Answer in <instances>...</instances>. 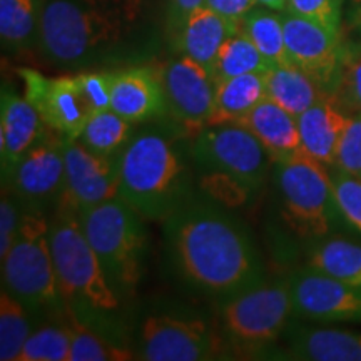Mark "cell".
<instances>
[{
  "mask_svg": "<svg viewBox=\"0 0 361 361\" xmlns=\"http://www.w3.org/2000/svg\"><path fill=\"white\" fill-rule=\"evenodd\" d=\"M166 239L179 274L207 295L231 298L261 283L263 266L241 224L206 204H184L166 219Z\"/></svg>",
  "mask_w": 361,
  "mask_h": 361,
  "instance_id": "6da1fadb",
  "label": "cell"
},
{
  "mask_svg": "<svg viewBox=\"0 0 361 361\" xmlns=\"http://www.w3.org/2000/svg\"><path fill=\"white\" fill-rule=\"evenodd\" d=\"M144 24V0H45L39 47L51 64L80 69L129 45Z\"/></svg>",
  "mask_w": 361,
  "mask_h": 361,
  "instance_id": "7a4b0ae2",
  "label": "cell"
},
{
  "mask_svg": "<svg viewBox=\"0 0 361 361\" xmlns=\"http://www.w3.org/2000/svg\"><path fill=\"white\" fill-rule=\"evenodd\" d=\"M117 197L142 219L166 221L186 204L189 173L179 152L161 134L146 133L130 141L121 156Z\"/></svg>",
  "mask_w": 361,
  "mask_h": 361,
  "instance_id": "3957f363",
  "label": "cell"
},
{
  "mask_svg": "<svg viewBox=\"0 0 361 361\" xmlns=\"http://www.w3.org/2000/svg\"><path fill=\"white\" fill-rule=\"evenodd\" d=\"M116 71L82 72L49 78L35 69H17L24 97L35 107L40 119L64 139H78L96 112L111 107Z\"/></svg>",
  "mask_w": 361,
  "mask_h": 361,
  "instance_id": "277c9868",
  "label": "cell"
},
{
  "mask_svg": "<svg viewBox=\"0 0 361 361\" xmlns=\"http://www.w3.org/2000/svg\"><path fill=\"white\" fill-rule=\"evenodd\" d=\"M79 221L111 286L119 296L133 295L141 279L146 251L141 216L123 200L114 197L84 211Z\"/></svg>",
  "mask_w": 361,
  "mask_h": 361,
  "instance_id": "5b68a950",
  "label": "cell"
},
{
  "mask_svg": "<svg viewBox=\"0 0 361 361\" xmlns=\"http://www.w3.org/2000/svg\"><path fill=\"white\" fill-rule=\"evenodd\" d=\"M276 166L279 209L284 223L306 241L331 234L343 216L326 166L303 151L276 162Z\"/></svg>",
  "mask_w": 361,
  "mask_h": 361,
  "instance_id": "8992f818",
  "label": "cell"
},
{
  "mask_svg": "<svg viewBox=\"0 0 361 361\" xmlns=\"http://www.w3.org/2000/svg\"><path fill=\"white\" fill-rule=\"evenodd\" d=\"M49 239L59 293L66 298L84 301L90 308L116 310L119 306V295L111 286L78 216L56 213Z\"/></svg>",
  "mask_w": 361,
  "mask_h": 361,
  "instance_id": "52a82bcc",
  "label": "cell"
},
{
  "mask_svg": "<svg viewBox=\"0 0 361 361\" xmlns=\"http://www.w3.org/2000/svg\"><path fill=\"white\" fill-rule=\"evenodd\" d=\"M49 233L47 218L40 211L25 209L16 243L2 259L4 288L27 308L52 306L61 298Z\"/></svg>",
  "mask_w": 361,
  "mask_h": 361,
  "instance_id": "ba28073f",
  "label": "cell"
},
{
  "mask_svg": "<svg viewBox=\"0 0 361 361\" xmlns=\"http://www.w3.org/2000/svg\"><path fill=\"white\" fill-rule=\"evenodd\" d=\"M293 313L290 278L258 283L231 296L223 308L224 329L241 350H261L276 341Z\"/></svg>",
  "mask_w": 361,
  "mask_h": 361,
  "instance_id": "9c48e42d",
  "label": "cell"
},
{
  "mask_svg": "<svg viewBox=\"0 0 361 361\" xmlns=\"http://www.w3.org/2000/svg\"><path fill=\"white\" fill-rule=\"evenodd\" d=\"M192 156L204 173L231 176L252 191L263 186L271 164H274L259 139L234 123L201 129L194 141Z\"/></svg>",
  "mask_w": 361,
  "mask_h": 361,
  "instance_id": "30bf717a",
  "label": "cell"
},
{
  "mask_svg": "<svg viewBox=\"0 0 361 361\" xmlns=\"http://www.w3.org/2000/svg\"><path fill=\"white\" fill-rule=\"evenodd\" d=\"M139 356L147 361H204L224 356V341L206 322L154 314L139 331Z\"/></svg>",
  "mask_w": 361,
  "mask_h": 361,
  "instance_id": "8fae6325",
  "label": "cell"
},
{
  "mask_svg": "<svg viewBox=\"0 0 361 361\" xmlns=\"http://www.w3.org/2000/svg\"><path fill=\"white\" fill-rule=\"evenodd\" d=\"M64 157V186L57 200V214H72L79 218L90 207L117 197V159L89 151L78 139H66Z\"/></svg>",
  "mask_w": 361,
  "mask_h": 361,
  "instance_id": "7c38bea8",
  "label": "cell"
},
{
  "mask_svg": "<svg viewBox=\"0 0 361 361\" xmlns=\"http://www.w3.org/2000/svg\"><path fill=\"white\" fill-rule=\"evenodd\" d=\"M66 139L47 128L42 137L34 144L6 183L13 196L25 202L27 209L39 211V206L59 200L64 186Z\"/></svg>",
  "mask_w": 361,
  "mask_h": 361,
  "instance_id": "4fadbf2b",
  "label": "cell"
},
{
  "mask_svg": "<svg viewBox=\"0 0 361 361\" xmlns=\"http://www.w3.org/2000/svg\"><path fill=\"white\" fill-rule=\"evenodd\" d=\"M293 313L314 322H361V291L322 271L296 269L290 276Z\"/></svg>",
  "mask_w": 361,
  "mask_h": 361,
  "instance_id": "5bb4252c",
  "label": "cell"
},
{
  "mask_svg": "<svg viewBox=\"0 0 361 361\" xmlns=\"http://www.w3.org/2000/svg\"><path fill=\"white\" fill-rule=\"evenodd\" d=\"M168 112L188 129H204L214 107L216 80L209 71L184 56L159 71Z\"/></svg>",
  "mask_w": 361,
  "mask_h": 361,
  "instance_id": "9a60e30c",
  "label": "cell"
},
{
  "mask_svg": "<svg viewBox=\"0 0 361 361\" xmlns=\"http://www.w3.org/2000/svg\"><path fill=\"white\" fill-rule=\"evenodd\" d=\"M281 17L290 62L331 94L341 62L340 34L290 12H281Z\"/></svg>",
  "mask_w": 361,
  "mask_h": 361,
  "instance_id": "2e32d148",
  "label": "cell"
},
{
  "mask_svg": "<svg viewBox=\"0 0 361 361\" xmlns=\"http://www.w3.org/2000/svg\"><path fill=\"white\" fill-rule=\"evenodd\" d=\"M45 124L35 107L11 89H2L0 101V157L4 183L11 178L20 157L42 137Z\"/></svg>",
  "mask_w": 361,
  "mask_h": 361,
  "instance_id": "e0dca14e",
  "label": "cell"
},
{
  "mask_svg": "<svg viewBox=\"0 0 361 361\" xmlns=\"http://www.w3.org/2000/svg\"><path fill=\"white\" fill-rule=\"evenodd\" d=\"M111 109L133 124L168 112L159 72L149 67L116 71L111 90Z\"/></svg>",
  "mask_w": 361,
  "mask_h": 361,
  "instance_id": "ac0fdd59",
  "label": "cell"
},
{
  "mask_svg": "<svg viewBox=\"0 0 361 361\" xmlns=\"http://www.w3.org/2000/svg\"><path fill=\"white\" fill-rule=\"evenodd\" d=\"M350 116L331 94L323 96L310 109L298 116L301 149L305 154L333 168L338 142Z\"/></svg>",
  "mask_w": 361,
  "mask_h": 361,
  "instance_id": "d6986e66",
  "label": "cell"
},
{
  "mask_svg": "<svg viewBox=\"0 0 361 361\" xmlns=\"http://www.w3.org/2000/svg\"><path fill=\"white\" fill-rule=\"evenodd\" d=\"M238 124L251 130L273 157L274 164L301 152L298 117L293 116L276 102L264 97L258 106Z\"/></svg>",
  "mask_w": 361,
  "mask_h": 361,
  "instance_id": "ffe728a7",
  "label": "cell"
},
{
  "mask_svg": "<svg viewBox=\"0 0 361 361\" xmlns=\"http://www.w3.org/2000/svg\"><path fill=\"white\" fill-rule=\"evenodd\" d=\"M180 27V47L184 56L206 67L211 74L223 44L239 32V22L226 19L206 6L189 13Z\"/></svg>",
  "mask_w": 361,
  "mask_h": 361,
  "instance_id": "44dd1931",
  "label": "cell"
},
{
  "mask_svg": "<svg viewBox=\"0 0 361 361\" xmlns=\"http://www.w3.org/2000/svg\"><path fill=\"white\" fill-rule=\"evenodd\" d=\"M290 355L311 361H361V333L333 328L298 329L291 338Z\"/></svg>",
  "mask_w": 361,
  "mask_h": 361,
  "instance_id": "7402d4cb",
  "label": "cell"
},
{
  "mask_svg": "<svg viewBox=\"0 0 361 361\" xmlns=\"http://www.w3.org/2000/svg\"><path fill=\"white\" fill-rule=\"evenodd\" d=\"M266 72H252L216 82L214 107L207 126L238 124L266 97ZM206 126V128H207Z\"/></svg>",
  "mask_w": 361,
  "mask_h": 361,
  "instance_id": "603a6c76",
  "label": "cell"
},
{
  "mask_svg": "<svg viewBox=\"0 0 361 361\" xmlns=\"http://www.w3.org/2000/svg\"><path fill=\"white\" fill-rule=\"evenodd\" d=\"M264 78L266 97L296 117L328 94L316 80L293 64L271 67Z\"/></svg>",
  "mask_w": 361,
  "mask_h": 361,
  "instance_id": "cb8c5ba5",
  "label": "cell"
},
{
  "mask_svg": "<svg viewBox=\"0 0 361 361\" xmlns=\"http://www.w3.org/2000/svg\"><path fill=\"white\" fill-rule=\"evenodd\" d=\"M44 0H0V39L4 51L20 54L39 45Z\"/></svg>",
  "mask_w": 361,
  "mask_h": 361,
  "instance_id": "d4e9b609",
  "label": "cell"
},
{
  "mask_svg": "<svg viewBox=\"0 0 361 361\" xmlns=\"http://www.w3.org/2000/svg\"><path fill=\"white\" fill-rule=\"evenodd\" d=\"M239 32L258 47L271 66L291 64L284 42L281 13L271 8L255 7L239 20Z\"/></svg>",
  "mask_w": 361,
  "mask_h": 361,
  "instance_id": "484cf974",
  "label": "cell"
},
{
  "mask_svg": "<svg viewBox=\"0 0 361 361\" xmlns=\"http://www.w3.org/2000/svg\"><path fill=\"white\" fill-rule=\"evenodd\" d=\"M306 266L326 273L361 291V246L346 239H328L310 252Z\"/></svg>",
  "mask_w": 361,
  "mask_h": 361,
  "instance_id": "4316f807",
  "label": "cell"
},
{
  "mask_svg": "<svg viewBox=\"0 0 361 361\" xmlns=\"http://www.w3.org/2000/svg\"><path fill=\"white\" fill-rule=\"evenodd\" d=\"M271 67L274 66L266 61L258 47L245 34L238 32L231 35L221 47L213 67V78L218 82L252 72H268Z\"/></svg>",
  "mask_w": 361,
  "mask_h": 361,
  "instance_id": "83f0119b",
  "label": "cell"
},
{
  "mask_svg": "<svg viewBox=\"0 0 361 361\" xmlns=\"http://www.w3.org/2000/svg\"><path fill=\"white\" fill-rule=\"evenodd\" d=\"M130 128L133 123L126 121L109 107L90 117L78 141L99 156L112 157L117 149L128 142Z\"/></svg>",
  "mask_w": 361,
  "mask_h": 361,
  "instance_id": "f1b7e54d",
  "label": "cell"
},
{
  "mask_svg": "<svg viewBox=\"0 0 361 361\" xmlns=\"http://www.w3.org/2000/svg\"><path fill=\"white\" fill-rule=\"evenodd\" d=\"M30 335L27 306L7 288L0 291V360L17 361Z\"/></svg>",
  "mask_w": 361,
  "mask_h": 361,
  "instance_id": "f546056e",
  "label": "cell"
},
{
  "mask_svg": "<svg viewBox=\"0 0 361 361\" xmlns=\"http://www.w3.org/2000/svg\"><path fill=\"white\" fill-rule=\"evenodd\" d=\"M67 328L71 331L69 361H129L134 360L133 351L111 345L80 323L78 316L69 313Z\"/></svg>",
  "mask_w": 361,
  "mask_h": 361,
  "instance_id": "4dcf8cb0",
  "label": "cell"
},
{
  "mask_svg": "<svg viewBox=\"0 0 361 361\" xmlns=\"http://www.w3.org/2000/svg\"><path fill=\"white\" fill-rule=\"evenodd\" d=\"M331 96L348 114L361 112V45L341 44V62Z\"/></svg>",
  "mask_w": 361,
  "mask_h": 361,
  "instance_id": "1f68e13d",
  "label": "cell"
},
{
  "mask_svg": "<svg viewBox=\"0 0 361 361\" xmlns=\"http://www.w3.org/2000/svg\"><path fill=\"white\" fill-rule=\"evenodd\" d=\"M71 331L67 326H44L30 333L17 361H69Z\"/></svg>",
  "mask_w": 361,
  "mask_h": 361,
  "instance_id": "d6a6232c",
  "label": "cell"
},
{
  "mask_svg": "<svg viewBox=\"0 0 361 361\" xmlns=\"http://www.w3.org/2000/svg\"><path fill=\"white\" fill-rule=\"evenodd\" d=\"M333 168L361 179V112L350 116L338 142Z\"/></svg>",
  "mask_w": 361,
  "mask_h": 361,
  "instance_id": "836d02e7",
  "label": "cell"
},
{
  "mask_svg": "<svg viewBox=\"0 0 361 361\" xmlns=\"http://www.w3.org/2000/svg\"><path fill=\"white\" fill-rule=\"evenodd\" d=\"M340 213L361 233V179L336 169L331 176Z\"/></svg>",
  "mask_w": 361,
  "mask_h": 361,
  "instance_id": "e575fe53",
  "label": "cell"
},
{
  "mask_svg": "<svg viewBox=\"0 0 361 361\" xmlns=\"http://www.w3.org/2000/svg\"><path fill=\"white\" fill-rule=\"evenodd\" d=\"M341 6L343 0H290L286 12L316 22L324 29L340 34Z\"/></svg>",
  "mask_w": 361,
  "mask_h": 361,
  "instance_id": "d590c367",
  "label": "cell"
},
{
  "mask_svg": "<svg viewBox=\"0 0 361 361\" xmlns=\"http://www.w3.org/2000/svg\"><path fill=\"white\" fill-rule=\"evenodd\" d=\"M201 186L211 197L228 206L243 204L247 200V194L252 191L241 180L221 173H206L201 179Z\"/></svg>",
  "mask_w": 361,
  "mask_h": 361,
  "instance_id": "8d00e7d4",
  "label": "cell"
},
{
  "mask_svg": "<svg viewBox=\"0 0 361 361\" xmlns=\"http://www.w3.org/2000/svg\"><path fill=\"white\" fill-rule=\"evenodd\" d=\"M22 214L24 211H20L19 202L13 200V194L4 189L0 201V259L6 258L16 243Z\"/></svg>",
  "mask_w": 361,
  "mask_h": 361,
  "instance_id": "74e56055",
  "label": "cell"
},
{
  "mask_svg": "<svg viewBox=\"0 0 361 361\" xmlns=\"http://www.w3.org/2000/svg\"><path fill=\"white\" fill-rule=\"evenodd\" d=\"M204 6L226 19L239 22L258 6V0H204Z\"/></svg>",
  "mask_w": 361,
  "mask_h": 361,
  "instance_id": "f35d334b",
  "label": "cell"
},
{
  "mask_svg": "<svg viewBox=\"0 0 361 361\" xmlns=\"http://www.w3.org/2000/svg\"><path fill=\"white\" fill-rule=\"evenodd\" d=\"M171 4H173L176 16L180 20V25H183L189 13L204 6V0H171Z\"/></svg>",
  "mask_w": 361,
  "mask_h": 361,
  "instance_id": "ab89813d",
  "label": "cell"
},
{
  "mask_svg": "<svg viewBox=\"0 0 361 361\" xmlns=\"http://www.w3.org/2000/svg\"><path fill=\"white\" fill-rule=\"evenodd\" d=\"M288 2H290V0H258V4H261L263 7L276 12H286Z\"/></svg>",
  "mask_w": 361,
  "mask_h": 361,
  "instance_id": "60d3db41",
  "label": "cell"
},
{
  "mask_svg": "<svg viewBox=\"0 0 361 361\" xmlns=\"http://www.w3.org/2000/svg\"><path fill=\"white\" fill-rule=\"evenodd\" d=\"M353 4H358V6H361V0H351Z\"/></svg>",
  "mask_w": 361,
  "mask_h": 361,
  "instance_id": "b9f144b4",
  "label": "cell"
}]
</instances>
